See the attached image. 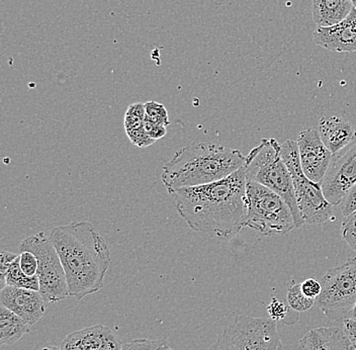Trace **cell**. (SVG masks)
<instances>
[{
    "label": "cell",
    "instance_id": "6da1fadb",
    "mask_svg": "<svg viewBox=\"0 0 356 350\" xmlns=\"http://www.w3.org/2000/svg\"><path fill=\"white\" fill-rule=\"evenodd\" d=\"M246 186L243 166L219 182L184 187L171 196L177 213L191 230L231 239L244 228Z\"/></svg>",
    "mask_w": 356,
    "mask_h": 350
},
{
    "label": "cell",
    "instance_id": "7a4b0ae2",
    "mask_svg": "<svg viewBox=\"0 0 356 350\" xmlns=\"http://www.w3.org/2000/svg\"><path fill=\"white\" fill-rule=\"evenodd\" d=\"M59 254L70 296L80 301L104 287L111 252L104 237L89 222L57 226L49 234Z\"/></svg>",
    "mask_w": 356,
    "mask_h": 350
},
{
    "label": "cell",
    "instance_id": "3957f363",
    "mask_svg": "<svg viewBox=\"0 0 356 350\" xmlns=\"http://www.w3.org/2000/svg\"><path fill=\"white\" fill-rule=\"evenodd\" d=\"M243 154L213 143H193L179 149L163 167L161 180L168 193L213 184L244 166Z\"/></svg>",
    "mask_w": 356,
    "mask_h": 350
},
{
    "label": "cell",
    "instance_id": "277c9868",
    "mask_svg": "<svg viewBox=\"0 0 356 350\" xmlns=\"http://www.w3.org/2000/svg\"><path fill=\"white\" fill-rule=\"evenodd\" d=\"M245 175L248 182H254L280 196L291 209L296 228L304 226L300 217L293 177L282 157V145L273 139H262L257 147L246 156Z\"/></svg>",
    "mask_w": 356,
    "mask_h": 350
},
{
    "label": "cell",
    "instance_id": "5b68a950",
    "mask_svg": "<svg viewBox=\"0 0 356 350\" xmlns=\"http://www.w3.org/2000/svg\"><path fill=\"white\" fill-rule=\"evenodd\" d=\"M244 227L262 235H286L296 228L293 213L275 191L247 180Z\"/></svg>",
    "mask_w": 356,
    "mask_h": 350
},
{
    "label": "cell",
    "instance_id": "8992f818",
    "mask_svg": "<svg viewBox=\"0 0 356 350\" xmlns=\"http://www.w3.org/2000/svg\"><path fill=\"white\" fill-rule=\"evenodd\" d=\"M282 157L293 177L298 207L305 224L320 225L335 221L334 206L325 198L321 184L312 182L302 171L298 142L288 140L282 143Z\"/></svg>",
    "mask_w": 356,
    "mask_h": 350
},
{
    "label": "cell",
    "instance_id": "52a82bcc",
    "mask_svg": "<svg viewBox=\"0 0 356 350\" xmlns=\"http://www.w3.org/2000/svg\"><path fill=\"white\" fill-rule=\"evenodd\" d=\"M210 350H282V341L273 319L240 315L224 329Z\"/></svg>",
    "mask_w": 356,
    "mask_h": 350
},
{
    "label": "cell",
    "instance_id": "ba28073f",
    "mask_svg": "<svg viewBox=\"0 0 356 350\" xmlns=\"http://www.w3.org/2000/svg\"><path fill=\"white\" fill-rule=\"evenodd\" d=\"M19 251H30L38 260L40 293L44 302L56 304L70 296L65 271L50 237L44 232L26 238L19 245Z\"/></svg>",
    "mask_w": 356,
    "mask_h": 350
},
{
    "label": "cell",
    "instance_id": "9c48e42d",
    "mask_svg": "<svg viewBox=\"0 0 356 350\" xmlns=\"http://www.w3.org/2000/svg\"><path fill=\"white\" fill-rule=\"evenodd\" d=\"M318 307L331 321L348 319L356 306V257L329 269L321 280Z\"/></svg>",
    "mask_w": 356,
    "mask_h": 350
},
{
    "label": "cell",
    "instance_id": "30bf717a",
    "mask_svg": "<svg viewBox=\"0 0 356 350\" xmlns=\"http://www.w3.org/2000/svg\"><path fill=\"white\" fill-rule=\"evenodd\" d=\"M356 184V136L338 152L334 153L321 186L325 198L333 206H339Z\"/></svg>",
    "mask_w": 356,
    "mask_h": 350
},
{
    "label": "cell",
    "instance_id": "8fae6325",
    "mask_svg": "<svg viewBox=\"0 0 356 350\" xmlns=\"http://www.w3.org/2000/svg\"><path fill=\"white\" fill-rule=\"evenodd\" d=\"M300 161L305 175L316 184H322L333 153L323 143L318 129H308L298 136Z\"/></svg>",
    "mask_w": 356,
    "mask_h": 350
},
{
    "label": "cell",
    "instance_id": "7c38bea8",
    "mask_svg": "<svg viewBox=\"0 0 356 350\" xmlns=\"http://www.w3.org/2000/svg\"><path fill=\"white\" fill-rule=\"evenodd\" d=\"M0 302L24 319L30 326L41 320L46 312L43 296L39 291L33 289L6 285L0 293Z\"/></svg>",
    "mask_w": 356,
    "mask_h": 350
},
{
    "label": "cell",
    "instance_id": "4fadbf2b",
    "mask_svg": "<svg viewBox=\"0 0 356 350\" xmlns=\"http://www.w3.org/2000/svg\"><path fill=\"white\" fill-rule=\"evenodd\" d=\"M313 40L318 46L336 53L356 52V8L339 24L328 28L317 26Z\"/></svg>",
    "mask_w": 356,
    "mask_h": 350
},
{
    "label": "cell",
    "instance_id": "5bb4252c",
    "mask_svg": "<svg viewBox=\"0 0 356 350\" xmlns=\"http://www.w3.org/2000/svg\"><path fill=\"white\" fill-rule=\"evenodd\" d=\"M122 341L104 325L73 332L61 343L62 350H122Z\"/></svg>",
    "mask_w": 356,
    "mask_h": 350
},
{
    "label": "cell",
    "instance_id": "9a60e30c",
    "mask_svg": "<svg viewBox=\"0 0 356 350\" xmlns=\"http://www.w3.org/2000/svg\"><path fill=\"white\" fill-rule=\"evenodd\" d=\"M297 350H356L344 329L319 327L310 330L300 340Z\"/></svg>",
    "mask_w": 356,
    "mask_h": 350
},
{
    "label": "cell",
    "instance_id": "2e32d148",
    "mask_svg": "<svg viewBox=\"0 0 356 350\" xmlns=\"http://www.w3.org/2000/svg\"><path fill=\"white\" fill-rule=\"evenodd\" d=\"M318 131L323 143L333 154L347 146L356 136L353 125L337 117L323 118L319 122Z\"/></svg>",
    "mask_w": 356,
    "mask_h": 350
},
{
    "label": "cell",
    "instance_id": "e0dca14e",
    "mask_svg": "<svg viewBox=\"0 0 356 350\" xmlns=\"http://www.w3.org/2000/svg\"><path fill=\"white\" fill-rule=\"evenodd\" d=\"M353 8L351 0H313L312 17L317 26L328 28L344 21Z\"/></svg>",
    "mask_w": 356,
    "mask_h": 350
},
{
    "label": "cell",
    "instance_id": "ac0fdd59",
    "mask_svg": "<svg viewBox=\"0 0 356 350\" xmlns=\"http://www.w3.org/2000/svg\"><path fill=\"white\" fill-rule=\"evenodd\" d=\"M30 325L8 308L0 307V344L13 345L24 334L30 333Z\"/></svg>",
    "mask_w": 356,
    "mask_h": 350
},
{
    "label": "cell",
    "instance_id": "d6986e66",
    "mask_svg": "<svg viewBox=\"0 0 356 350\" xmlns=\"http://www.w3.org/2000/svg\"><path fill=\"white\" fill-rule=\"evenodd\" d=\"M6 285L21 287V289H33L40 291V283L38 276H29L22 271L19 265V255L8 269L6 278Z\"/></svg>",
    "mask_w": 356,
    "mask_h": 350
},
{
    "label": "cell",
    "instance_id": "ffe728a7",
    "mask_svg": "<svg viewBox=\"0 0 356 350\" xmlns=\"http://www.w3.org/2000/svg\"><path fill=\"white\" fill-rule=\"evenodd\" d=\"M315 299L308 298L304 295L300 289V284L293 283L289 287L288 303L291 309L297 312H305L313 308Z\"/></svg>",
    "mask_w": 356,
    "mask_h": 350
},
{
    "label": "cell",
    "instance_id": "44dd1931",
    "mask_svg": "<svg viewBox=\"0 0 356 350\" xmlns=\"http://www.w3.org/2000/svg\"><path fill=\"white\" fill-rule=\"evenodd\" d=\"M144 104L145 111H146L145 119L155 122V124L160 125V126L167 127L170 125L168 111H167L163 104L156 102H148Z\"/></svg>",
    "mask_w": 356,
    "mask_h": 350
},
{
    "label": "cell",
    "instance_id": "7402d4cb",
    "mask_svg": "<svg viewBox=\"0 0 356 350\" xmlns=\"http://www.w3.org/2000/svg\"><path fill=\"white\" fill-rule=\"evenodd\" d=\"M341 235L351 250L356 252V211L344 217L341 226Z\"/></svg>",
    "mask_w": 356,
    "mask_h": 350
},
{
    "label": "cell",
    "instance_id": "603a6c76",
    "mask_svg": "<svg viewBox=\"0 0 356 350\" xmlns=\"http://www.w3.org/2000/svg\"><path fill=\"white\" fill-rule=\"evenodd\" d=\"M171 347L162 340H136L122 345V350H169Z\"/></svg>",
    "mask_w": 356,
    "mask_h": 350
},
{
    "label": "cell",
    "instance_id": "cb8c5ba5",
    "mask_svg": "<svg viewBox=\"0 0 356 350\" xmlns=\"http://www.w3.org/2000/svg\"><path fill=\"white\" fill-rule=\"evenodd\" d=\"M129 139L133 143L135 146L140 147V148H146V147L151 146L154 144L155 140H153L148 134L145 131L144 125L140 128L133 129V130L126 131Z\"/></svg>",
    "mask_w": 356,
    "mask_h": 350
},
{
    "label": "cell",
    "instance_id": "d4e9b609",
    "mask_svg": "<svg viewBox=\"0 0 356 350\" xmlns=\"http://www.w3.org/2000/svg\"><path fill=\"white\" fill-rule=\"evenodd\" d=\"M288 306L282 301L277 300V298L273 296L268 306H267V313H268L269 318L273 319V321H282L286 319L288 315Z\"/></svg>",
    "mask_w": 356,
    "mask_h": 350
},
{
    "label": "cell",
    "instance_id": "484cf974",
    "mask_svg": "<svg viewBox=\"0 0 356 350\" xmlns=\"http://www.w3.org/2000/svg\"><path fill=\"white\" fill-rule=\"evenodd\" d=\"M19 265H21L22 271H24L26 276H37L38 260L32 252H21V254H19Z\"/></svg>",
    "mask_w": 356,
    "mask_h": 350
},
{
    "label": "cell",
    "instance_id": "4316f807",
    "mask_svg": "<svg viewBox=\"0 0 356 350\" xmlns=\"http://www.w3.org/2000/svg\"><path fill=\"white\" fill-rule=\"evenodd\" d=\"M19 254L11 253L8 251H2L0 254V283H1V289L6 287V278L8 274V269L11 263L15 262Z\"/></svg>",
    "mask_w": 356,
    "mask_h": 350
},
{
    "label": "cell",
    "instance_id": "83f0119b",
    "mask_svg": "<svg viewBox=\"0 0 356 350\" xmlns=\"http://www.w3.org/2000/svg\"><path fill=\"white\" fill-rule=\"evenodd\" d=\"M300 289L305 296L317 300L318 296L322 293V284L315 278H308L300 284Z\"/></svg>",
    "mask_w": 356,
    "mask_h": 350
},
{
    "label": "cell",
    "instance_id": "f1b7e54d",
    "mask_svg": "<svg viewBox=\"0 0 356 350\" xmlns=\"http://www.w3.org/2000/svg\"><path fill=\"white\" fill-rule=\"evenodd\" d=\"M339 206L344 217L350 215L351 213L356 211V184L351 187L350 191L345 196L343 200H342Z\"/></svg>",
    "mask_w": 356,
    "mask_h": 350
},
{
    "label": "cell",
    "instance_id": "f546056e",
    "mask_svg": "<svg viewBox=\"0 0 356 350\" xmlns=\"http://www.w3.org/2000/svg\"><path fill=\"white\" fill-rule=\"evenodd\" d=\"M144 128L146 133L155 141L166 135V127L160 126L146 119L144 120Z\"/></svg>",
    "mask_w": 356,
    "mask_h": 350
},
{
    "label": "cell",
    "instance_id": "4dcf8cb0",
    "mask_svg": "<svg viewBox=\"0 0 356 350\" xmlns=\"http://www.w3.org/2000/svg\"><path fill=\"white\" fill-rule=\"evenodd\" d=\"M343 329L346 332L351 342L353 343L356 349V320L355 319H345L343 321Z\"/></svg>",
    "mask_w": 356,
    "mask_h": 350
},
{
    "label": "cell",
    "instance_id": "1f68e13d",
    "mask_svg": "<svg viewBox=\"0 0 356 350\" xmlns=\"http://www.w3.org/2000/svg\"><path fill=\"white\" fill-rule=\"evenodd\" d=\"M41 350H62L61 347H55V345H52V347H46Z\"/></svg>",
    "mask_w": 356,
    "mask_h": 350
},
{
    "label": "cell",
    "instance_id": "d6a6232c",
    "mask_svg": "<svg viewBox=\"0 0 356 350\" xmlns=\"http://www.w3.org/2000/svg\"><path fill=\"white\" fill-rule=\"evenodd\" d=\"M349 318L355 319V320H356V306L355 307V309L353 310V312H351V314H350V316H349Z\"/></svg>",
    "mask_w": 356,
    "mask_h": 350
},
{
    "label": "cell",
    "instance_id": "836d02e7",
    "mask_svg": "<svg viewBox=\"0 0 356 350\" xmlns=\"http://www.w3.org/2000/svg\"><path fill=\"white\" fill-rule=\"evenodd\" d=\"M351 2H353V6L356 8V0H351Z\"/></svg>",
    "mask_w": 356,
    "mask_h": 350
},
{
    "label": "cell",
    "instance_id": "e575fe53",
    "mask_svg": "<svg viewBox=\"0 0 356 350\" xmlns=\"http://www.w3.org/2000/svg\"><path fill=\"white\" fill-rule=\"evenodd\" d=\"M170 350H173L172 349H171Z\"/></svg>",
    "mask_w": 356,
    "mask_h": 350
}]
</instances>
